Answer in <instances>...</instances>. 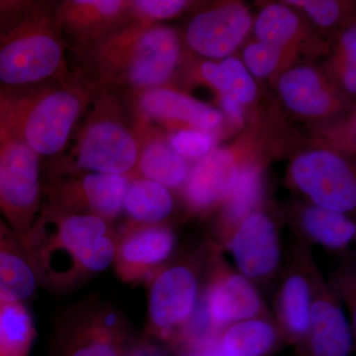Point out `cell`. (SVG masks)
Segmentation results:
<instances>
[{
	"instance_id": "27",
	"label": "cell",
	"mask_w": 356,
	"mask_h": 356,
	"mask_svg": "<svg viewBox=\"0 0 356 356\" xmlns=\"http://www.w3.org/2000/svg\"><path fill=\"white\" fill-rule=\"evenodd\" d=\"M310 287L303 276L288 277L280 292V310L285 329L292 336L309 334L311 321Z\"/></svg>"
},
{
	"instance_id": "21",
	"label": "cell",
	"mask_w": 356,
	"mask_h": 356,
	"mask_svg": "<svg viewBox=\"0 0 356 356\" xmlns=\"http://www.w3.org/2000/svg\"><path fill=\"white\" fill-rule=\"evenodd\" d=\"M173 209V198L170 189L146 178L131 179L123 211L136 224H161Z\"/></svg>"
},
{
	"instance_id": "37",
	"label": "cell",
	"mask_w": 356,
	"mask_h": 356,
	"mask_svg": "<svg viewBox=\"0 0 356 356\" xmlns=\"http://www.w3.org/2000/svg\"><path fill=\"white\" fill-rule=\"evenodd\" d=\"M344 86L350 91V92H355L356 90V70L355 65H348L346 72H344Z\"/></svg>"
},
{
	"instance_id": "25",
	"label": "cell",
	"mask_w": 356,
	"mask_h": 356,
	"mask_svg": "<svg viewBox=\"0 0 356 356\" xmlns=\"http://www.w3.org/2000/svg\"><path fill=\"white\" fill-rule=\"evenodd\" d=\"M302 224L306 233L325 248H344L355 236V222L343 213L318 206H312L304 211Z\"/></svg>"
},
{
	"instance_id": "11",
	"label": "cell",
	"mask_w": 356,
	"mask_h": 356,
	"mask_svg": "<svg viewBox=\"0 0 356 356\" xmlns=\"http://www.w3.org/2000/svg\"><path fill=\"white\" fill-rule=\"evenodd\" d=\"M130 1L65 0L56 4L55 20L63 38L81 55L126 24Z\"/></svg>"
},
{
	"instance_id": "36",
	"label": "cell",
	"mask_w": 356,
	"mask_h": 356,
	"mask_svg": "<svg viewBox=\"0 0 356 356\" xmlns=\"http://www.w3.org/2000/svg\"><path fill=\"white\" fill-rule=\"evenodd\" d=\"M222 106L224 107L225 111L227 112L234 119L238 122L243 121V111L240 103L236 102L229 96L222 95Z\"/></svg>"
},
{
	"instance_id": "1",
	"label": "cell",
	"mask_w": 356,
	"mask_h": 356,
	"mask_svg": "<svg viewBox=\"0 0 356 356\" xmlns=\"http://www.w3.org/2000/svg\"><path fill=\"white\" fill-rule=\"evenodd\" d=\"M115 242L113 222L42 206L22 247L39 284L60 291L112 266Z\"/></svg>"
},
{
	"instance_id": "10",
	"label": "cell",
	"mask_w": 356,
	"mask_h": 356,
	"mask_svg": "<svg viewBox=\"0 0 356 356\" xmlns=\"http://www.w3.org/2000/svg\"><path fill=\"white\" fill-rule=\"evenodd\" d=\"M175 247V235L168 227L130 222L116 229L112 266L123 282H139L153 275L168 261Z\"/></svg>"
},
{
	"instance_id": "38",
	"label": "cell",
	"mask_w": 356,
	"mask_h": 356,
	"mask_svg": "<svg viewBox=\"0 0 356 356\" xmlns=\"http://www.w3.org/2000/svg\"><path fill=\"white\" fill-rule=\"evenodd\" d=\"M127 356H156V353L149 346H142V348H135L132 351H128Z\"/></svg>"
},
{
	"instance_id": "34",
	"label": "cell",
	"mask_w": 356,
	"mask_h": 356,
	"mask_svg": "<svg viewBox=\"0 0 356 356\" xmlns=\"http://www.w3.org/2000/svg\"><path fill=\"white\" fill-rule=\"evenodd\" d=\"M30 1L17 0H0V31L14 16L22 11Z\"/></svg>"
},
{
	"instance_id": "4",
	"label": "cell",
	"mask_w": 356,
	"mask_h": 356,
	"mask_svg": "<svg viewBox=\"0 0 356 356\" xmlns=\"http://www.w3.org/2000/svg\"><path fill=\"white\" fill-rule=\"evenodd\" d=\"M55 8L31 1L0 31V90H24L72 74Z\"/></svg>"
},
{
	"instance_id": "15",
	"label": "cell",
	"mask_w": 356,
	"mask_h": 356,
	"mask_svg": "<svg viewBox=\"0 0 356 356\" xmlns=\"http://www.w3.org/2000/svg\"><path fill=\"white\" fill-rule=\"evenodd\" d=\"M214 329L254 318L261 300L248 278L242 274H222L211 285L203 302Z\"/></svg>"
},
{
	"instance_id": "16",
	"label": "cell",
	"mask_w": 356,
	"mask_h": 356,
	"mask_svg": "<svg viewBox=\"0 0 356 356\" xmlns=\"http://www.w3.org/2000/svg\"><path fill=\"white\" fill-rule=\"evenodd\" d=\"M238 175V165L229 152L216 149L206 154L187 177V200L194 208L202 209L229 197Z\"/></svg>"
},
{
	"instance_id": "40",
	"label": "cell",
	"mask_w": 356,
	"mask_h": 356,
	"mask_svg": "<svg viewBox=\"0 0 356 356\" xmlns=\"http://www.w3.org/2000/svg\"><path fill=\"white\" fill-rule=\"evenodd\" d=\"M0 356H2V353H1V343H0Z\"/></svg>"
},
{
	"instance_id": "35",
	"label": "cell",
	"mask_w": 356,
	"mask_h": 356,
	"mask_svg": "<svg viewBox=\"0 0 356 356\" xmlns=\"http://www.w3.org/2000/svg\"><path fill=\"white\" fill-rule=\"evenodd\" d=\"M344 51L348 56L350 65H355L356 62V31L355 27H351L344 33L343 36Z\"/></svg>"
},
{
	"instance_id": "29",
	"label": "cell",
	"mask_w": 356,
	"mask_h": 356,
	"mask_svg": "<svg viewBox=\"0 0 356 356\" xmlns=\"http://www.w3.org/2000/svg\"><path fill=\"white\" fill-rule=\"evenodd\" d=\"M298 18L286 6H267L255 21L254 32L261 43L282 50L298 28Z\"/></svg>"
},
{
	"instance_id": "18",
	"label": "cell",
	"mask_w": 356,
	"mask_h": 356,
	"mask_svg": "<svg viewBox=\"0 0 356 356\" xmlns=\"http://www.w3.org/2000/svg\"><path fill=\"white\" fill-rule=\"evenodd\" d=\"M38 285L24 248L0 217V301L24 302Z\"/></svg>"
},
{
	"instance_id": "14",
	"label": "cell",
	"mask_w": 356,
	"mask_h": 356,
	"mask_svg": "<svg viewBox=\"0 0 356 356\" xmlns=\"http://www.w3.org/2000/svg\"><path fill=\"white\" fill-rule=\"evenodd\" d=\"M252 17L242 4H228L199 14L187 30V41L193 50L208 58L229 55L250 30Z\"/></svg>"
},
{
	"instance_id": "24",
	"label": "cell",
	"mask_w": 356,
	"mask_h": 356,
	"mask_svg": "<svg viewBox=\"0 0 356 356\" xmlns=\"http://www.w3.org/2000/svg\"><path fill=\"white\" fill-rule=\"evenodd\" d=\"M35 337L32 315L24 303L0 301L2 356H30Z\"/></svg>"
},
{
	"instance_id": "28",
	"label": "cell",
	"mask_w": 356,
	"mask_h": 356,
	"mask_svg": "<svg viewBox=\"0 0 356 356\" xmlns=\"http://www.w3.org/2000/svg\"><path fill=\"white\" fill-rule=\"evenodd\" d=\"M262 178L257 166L247 165L238 170V178L229 196L226 221L236 224L252 212L261 197Z\"/></svg>"
},
{
	"instance_id": "30",
	"label": "cell",
	"mask_w": 356,
	"mask_h": 356,
	"mask_svg": "<svg viewBox=\"0 0 356 356\" xmlns=\"http://www.w3.org/2000/svg\"><path fill=\"white\" fill-rule=\"evenodd\" d=\"M213 143L212 135L205 131L181 130L172 136L170 145L182 158L197 159L209 154Z\"/></svg>"
},
{
	"instance_id": "20",
	"label": "cell",
	"mask_w": 356,
	"mask_h": 356,
	"mask_svg": "<svg viewBox=\"0 0 356 356\" xmlns=\"http://www.w3.org/2000/svg\"><path fill=\"white\" fill-rule=\"evenodd\" d=\"M280 91L287 106L297 113L321 116L331 106L329 93L317 72L311 67H295L283 74Z\"/></svg>"
},
{
	"instance_id": "9",
	"label": "cell",
	"mask_w": 356,
	"mask_h": 356,
	"mask_svg": "<svg viewBox=\"0 0 356 356\" xmlns=\"http://www.w3.org/2000/svg\"><path fill=\"white\" fill-rule=\"evenodd\" d=\"M292 177L315 206L339 213L355 209V177L337 154L327 151L302 154L293 163Z\"/></svg>"
},
{
	"instance_id": "8",
	"label": "cell",
	"mask_w": 356,
	"mask_h": 356,
	"mask_svg": "<svg viewBox=\"0 0 356 356\" xmlns=\"http://www.w3.org/2000/svg\"><path fill=\"white\" fill-rule=\"evenodd\" d=\"M198 305V281L188 266L159 268L149 282V323L154 334L175 341Z\"/></svg>"
},
{
	"instance_id": "12",
	"label": "cell",
	"mask_w": 356,
	"mask_h": 356,
	"mask_svg": "<svg viewBox=\"0 0 356 356\" xmlns=\"http://www.w3.org/2000/svg\"><path fill=\"white\" fill-rule=\"evenodd\" d=\"M58 356H127L120 316L112 308L90 306L65 325Z\"/></svg>"
},
{
	"instance_id": "39",
	"label": "cell",
	"mask_w": 356,
	"mask_h": 356,
	"mask_svg": "<svg viewBox=\"0 0 356 356\" xmlns=\"http://www.w3.org/2000/svg\"><path fill=\"white\" fill-rule=\"evenodd\" d=\"M200 356V355H199ZM202 356H226L222 355V353H220L219 350H217L216 346H214V348H212V350L208 351V353H206L205 355H203Z\"/></svg>"
},
{
	"instance_id": "33",
	"label": "cell",
	"mask_w": 356,
	"mask_h": 356,
	"mask_svg": "<svg viewBox=\"0 0 356 356\" xmlns=\"http://www.w3.org/2000/svg\"><path fill=\"white\" fill-rule=\"evenodd\" d=\"M289 3L302 6L309 15L318 25L330 26L336 22L339 15V6L332 0H306V1H289Z\"/></svg>"
},
{
	"instance_id": "2",
	"label": "cell",
	"mask_w": 356,
	"mask_h": 356,
	"mask_svg": "<svg viewBox=\"0 0 356 356\" xmlns=\"http://www.w3.org/2000/svg\"><path fill=\"white\" fill-rule=\"evenodd\" d=\"M99 88L81 70L36 88L0 90V112L32 151L39 156H55L67 147Z\"/></svg>"
},
{
	"instance_id": "19",
	"label": "cell",
	"mask_w": 356,
	"mask_h": 356,
	"mask_svg": "<svg viewBox=\"0 0 356 356\" xmlns=\"http://www.w3.org/2000/svg\"><path fill=\"white\" fill-rule=\"evenodd\" d=\"M310 350L313 356H350L353 330L341 307L329 300L312 303Z\"/></svg>"
},
{
	"instance_id": "17",
	"label": "cell",
	"mask_w": 356,
	"mask_h": 356,
	"mask_svg": "<svg viewBox=\"0 0 356 356\" xmlns=\"http://www.w3.org/2000/svg\"><path fill=\"white\" fill-rule=\"evenodd\" d=\"M143 113L165 122H182L195 127L210 129L222 122L218 110L168 88H151L138 99Z\"/></svg>"
},
{
	"instance_id": "6",
	"label": "cell",
	"mask_w": 356,
	"mask_h": 356,
	"mask_svg": "<svg viewBox=\"0 0 356 356\" xmlns=\"http://www.w3.org/2000/svg\"><path fill=\"white\" fill-rule=\"evenodd\" d=\"M40 156L0 112V214L21 245L42 208Z\"/></svg>"
},
{
	"instance_id": "22",
	"label": "cell",
	"mask_w": 356,
	"mask_h": 356,
	"mask_svg": "<svg viewBox=\"0 0 356 356\" xmlns=\"http://www.w3.org/2000/svg\"><path fill=\"white\" fill-rule=\"evenodd\" d=\"M277 343L273 325L261 318H248L229 325L218 337L216 348L226 356H266Z\"/></svg>"
},
{
	"instance_id": "31",
	"label": "cell",
	"mask_w": 356,
	"mask_h": 356,
	"mask_svg": "<svg viewBox=\"0 0 356 356\" xmlns=\"http://www.w3.org/2000/svg\"><path fill=\"white\" fill-rule=\"evenodd\" d=\"M281 49L264 43L250 44L243 51L248 70L257 77L270 74L280 62Z\"/></svg>"
},
{
	"instance_id": "26",
	"label": "cell",
	"mask_w": 356,
	"mask_h": 356,
	"mask_svg": "<svg viewBox=\"0 0 356 356\" xmlns=\"http://www.w3.org/2000/svg\"><path fill=\"white\" fill-rule=\"evenodd\" d=\"M201 72L206 81L222 95L229 96L240 104L252 102L257 96L254 79L238 58H228L219 65L204 63Z\"/></svg>"
},
{
	"instance_id": "13",
	"label": "cell",
	"mask_w": 356,
	"mask_h": 356,
	"mask_svg": "<svg viewBox=\"0 0 356 356\" xmlns=\"http://www.w3.org/2000/svg\"><path fill=\"white\" fill-rule=\"evenodd\" d=\"M229 252L242 275L264 278L277 268L281 248L273 220L261 212L243 218L228 242Z\"/></svg>"
},
{
	"instance_id": "32",
	"label": "cell",
	"mask_w": 356,
	"mask_h": 356,
	"mask_svg": "<svg viewBox=\"0 0 356 356\" xmlns=\"http://www.w3.org/2000/svg\"><path fill=\"white\" fill-rule=\"evenodd\" d=\"M184 0H136L130 1V14L145 20H163L175 17L186 7Z\"/></svg>"
},
{
	"instance_id": "5",
	"label": "cell",
	"mask_w": 356,
	"mask_h": 356,
	"mask_svg": "<svg viewBox=\"0 0 356 356\" xmlns=\"http://www.w3.org/2000/svg\"><path fill=\"white\" fill-rule=\"evenodd\" d=\"M84 115L72 151L55 177L97 172L131 177L139 147L122 117L115 89L99 88Z\"/></svg>"
},
{
	"instance_id": "23",
	"label": "cell",
	"mask_w": 356,
	"mask_h": 356,
	"mask_svg": "<svg viewBox=\"0 0 356 356\" xmlns=\"http://www.w3.org/2000/svg\"><path fill=\"white\" fill-rule=\"evenodd\" d=\"M143 178L177 188L186 181L188 165L168 143L154 140L147 143L139 154L137 165Z\"/></svg>"
},
{
	"instance_id": "3",
	"label": "cell",
	"mask_w": 356,
	"mask_h": 356,
	"mask_svg": "<svg viewBox=\"0 0 356 356\" xmlns=\"http://www.w3.org/2000/svg\"><path fill=\"white\" fill-rule=\"evenodd\" d=\"M86 74L99 88H154L175 72L180 55L177 32L168 26L123 25L81 53Z\"/></svg>"
},
{
	"instance_id": "7",
	"label": "cell",
	"mask_w": 356,
	"mask_h": 356,
	"mask_svg": "<svg viewBox=\"0 0 356 356\" xmlns=\"http://www.w3.org/2000/svg\"><path fill=\"white\" fill-rule=\"evenodd\" d=\"M131 177L107 173L79 172L60 175L44 187V206L65 212L95 215L110 222L123 211Z\"/></svg>"
}]
</instances>
